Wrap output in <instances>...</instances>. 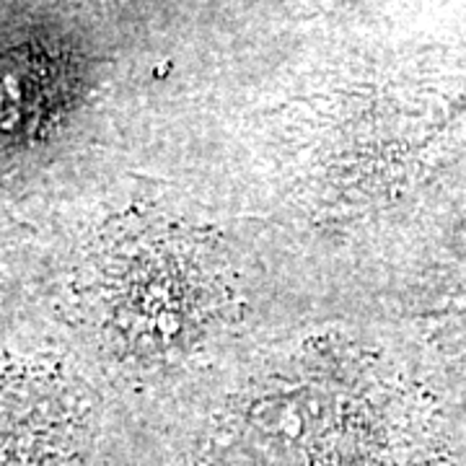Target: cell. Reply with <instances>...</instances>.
Masks as SVG:
<instances>
[{
	"mask_svg": "<svg viewBox=\"0 0 466 466\" xmlns=\"http://www.w3.org/2000/svg\"><path fill=\"white\" fill-rule=\"evenodd\" d=\"M431 456L407 383L348 342H311L262 368L213 438V466H420Z\"/></svg>",
	"mask_w": 466,
	"mask_h": 466,
	"instance_id": "obj_1",
	"label": "cell"
},
{
	"mask_svg": "<svg viewBox=\"0 0 466 466\" xmlns=\"http://www.w3.org/2000/svg\"><path fill=\"white\" fill-rule=\"evenodd\" d=\"M84 300L104 348L137 368L198 358L236 314L226 254L202 228L158 213H127L101 233Z\"/></svg>",
	"mask_w": 466,
	"mask_h": 466,
	"instance_id": "obj_2",
	"label": "cell"
}]
</instances>
